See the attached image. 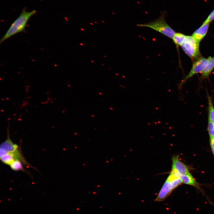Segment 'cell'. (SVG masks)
Segmentation results:
<instances>
[{
  "label": "cell",
  "instance_id": "cell-11",
  "mask_svg": "<svg viewBox=\"0 0 214 214\" xmlns=\"http://www.w3.org/2000/svg\"><path fill=\"white\" fill-rule=\"evenodd\" d=\"M186 35L180 33L176 32L172 38L174 43L177 47L181 46L184 42Z\"/></svg>",
  "mask_w": 214,
  "mask_h": 214
},
{
  "label": "cell",
  "instance_id": "cell-15",
  "mask_svg": "<svg viewBox=\"0 0 214 214\" xmlns=\"http://www.w3.org/2000/svg\"><path fill=\"white\" fill-rule=\"evenodd\" d=\"M214 20V9L212 11L204 23H210Z\"/></svg>",
  "mask_w": 214,
  "mask_h": 214
},
{
  "label": "cell",
  "instance_id": "cell-9",
  "mask_svg": "<svg viewBox=\"0 0 214 214\" xmlns=\"http://www.w3.org/2000/svg\"><path fill=\"white\" fill-rule=\"evenodd\" d=\"M214 68V57L209 56L207 58L206 64L202 71V77L204 79L208 78Z\"/></svg>",
  "mask_w": 214,
  "mask_h": 214
},
{
  "label": "cell",
  "instance_id": "cell-7",
  "mask_svg": "<svg viewBox=\"0 0 214 214\" xmlns=\"http://www.w3.org/2000/svg\"><path fill=\"white\" fill-rule=\"evenodd\" d=\"M174 189L171 182L166 179L155 201L160 202L164 200Z\"/></svg>",
  "mask_w": 214,
  "mask_h": 214
},
{
  "label": "cell",
  "instance_id": "cell-16",
  "mask_svg": "<svg viewBox=\"0 0 214 214\" xmlns=\"http://www.w3.org/2000/svg\"><path fill=\"white\" fill-rule=\"evenodd\" d=\"M210 142L212 150L214 155V137L210 138Z\"/></svg>",
  "mask_w": 214,
  "mask_h": 214
},
{
  "label": "cell",
  "instance_id": "cell-2",
  "mask_svg": "<svg viewBox=\"0 0 214 214\" xmlns=\"http://www.w3.org/2000/svg\"><path fill=\"white\" fill-rule=\"evenodd\" d=\"M166 12H162L157 19L147 23L138 24L137 26L150 28L172 39L176 32L166 21Z\"/></svg>",
  "mask_w": 214,
  "mask_h": 214
},
{
  "label": "cell",
  "instance_id": "cell-10",
  "mask_svg": "<svg viewBox=\"0 0 214 214\" xmlns=\"http://www.w3.org/2000/svg\"><path fill=\"white\" fill-rule=\"evenodd\" d=\"M180 177L182 183L194 186H197L196 182L189 172L186 175L180 176Z\"/></svg>",
  "mask_w": 214,
  "mask_h": 214
},
{
  "label": "cell",
  "instance_id": "cell-1",
  "mask_svg": "<svg viewBox=\"0 0 214 214\" xmlns=\"http://www.w3.org/2000/svg\"><path fill=\"white\" fill-rule=\"evenodd\" d=\"M36 12V11L35 10L27 11L23 9L1 38L0 40V43L13 35L24 32L28 21Z\"/></svg>",
  "mask_w": 214,
  "mask_h": 214
},
{
  "label": "cell",
  "instance_id": "cell-3",
  "mask_svg": "<svg viewBox=\"0 0 214 214\" xmlns=\"http://www.w3.org/2000/svg\"><path fill=\"white\" fill-rule=\"evenodd\" d=\"M0 152L6 153L11 156L15 159L21 160L24 165L34 168L26 160L22 154L19 146L14 143L11 140L9 133V126L7 130V137L6 140L0 145Z\"/></svg>",
  "mask_w": 214,
  "mask_h": 214
},
{
  "label": "cell",
  "instance_id": "cell-5",
  "mask_svg": "<svg viewBox=\"0 0 214 214\" xmlns=\"http://www.w3.org/2000/svg\"><path fill=\"white\" fill-rule=\"evenodd\" d=\"M207 62V59L203 57H200L195 60L190 72L178 85V89L181 88L188 79L194 75L202 73Z\"/></svg>",
  "mask_w": 214,
  "mask_h": 214
},
{
  "label": "cell",
  "instance_id": "cell-6",
  "mask_svg": "<svg viewBox=\"0 0 214 214\" xmlns=\"http://www.w3.org/2000/svg\"><path fill=\"white\" fill-rule=\"evenodd\" d=\"M172 170L184 175L189 173L187 166L179 159L178 156H174L172 159Z\"/></svg>",
  "mask_w": 214,
  "mask_h": 214
},
{
  "label": "cell",
  "instance_id": "cell-12",
  "mask_svg": "<svg viewBox=\"0 0 214 214\" xmlns=\"http://www.w3.org/2000/svg\"><path fill=\"white\" fill-rule=\"evenodd\" d=\"M23 162L20 160L16 159L14 160L10 165L11 169L15 171H23L26 172L24 169Z\"/></svg>",
  "mask_w": 214,
  "mask_h": 214
},
{
  "label": "cell",
  "instance_id": "cell-13",
  "mask_svg": "<svg viewBox=\"0 0 214 214\" xmlns=\"http://www.w3.org/2000/svg\"><path fill=\"white\" fill-rule=\"evenodd\" d=\"M208 118L214 125V107L212 100L210 96L208 95Z\"/></svg>",
  "mask_w": 214,
  "mask_h": 214
},
{
  "label": "cell",
  "instance_id": "cell-14",
  "mask_svg": "<svg viewBox=\"0 0 214 214\" xmlns=\"http://www.w3.org/2000/svg\"><path fill=\"white\" fill-rule=\"evenodd\" d=\"M207 130L210 138L214 137V125L208 118Z\"/></svg>",
  "mask_w": 214,
  "mask_h": 214
},
{
  "label": "cell",
  "instance_id": "cell-8",
  "mask_svg": "<svg viewBox=\"0 0 214 214\" xmlns=\"http://www.w3.org/2000/svg\"><path fill=\"white\" fill-rule=\"evenodd\" d=\"M210 23H203L202 25L193 33L192 36L198 42H200L206 34Z\"/></svg>",
  "mask_w": 214,
  "mask_h": 214
},
{
  "label": "cell",
  "instance_id": "cell-4",
  "mask_svg": "<svg viewBox=\"0 0 214 214\" xmlns=\"http://www.w3.org/2000/svg\"><path fill=\"white\" fill-rule=\"evenodd\" d=\"M199 46V43L192 36H187L181 46L185 53L193 60L200 57Z\"/></svg>",
  "mask_w": 214,
  "mask_h": 214
}]
</instances>
